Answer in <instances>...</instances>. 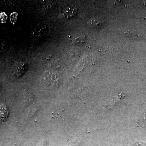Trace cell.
Returning <instances> with one entry per match:
<instances>
[{
    "label": "cell",
    "mask_w": 146,
    "mask_h": 146,
    "mask_svg": "<svg viewBox=\"0 0 146 146\" xmlns=\"http://www.w3.org/2000/svg\"><path fill=\"white\" fill-rule=\"evenodd\" d=\"M88 24L91 27L97 28L101 25L102 23L98 19H93L89 21Z\"/></svg>",
    "instance_id": "6"
},
{
    "label": "cell",
    "mask_w": 146,
    "mask_h": 146,
    "mask_svg": "<svg viewBox=\"0 0 146 146\" xmlns=\"http://www.w3.org/2000/svg\"><path fill=\"white\" fill-rule=\"evenodd\" d=\"M48 32V28L46 25L44 24H39L32 32V37L35 41L42 40L46 36Z\"/></svg>",
    "instance_id": "2"
},
{
    "label": "cell",
    "mask_w": 146,
    "mask_h": 146,
    "mask_svg": "<svg viewBox=\"0 0 146 146\" xmlns=\"http://www.w3.org/2000/svg\"><path fill=\"white\" fill-rule=\"evenodd\" d=\"M28 68L27 63L23 61L18 62L13 66V73L18 77H21L27 72Z\"/></svg>",
    "instance_id": "3"
},
{
    "label": "cell",
    "mask_w": 146,
    "mask_h": 146,
    "mask_svg": "<svg viewBox=\"0 0 146 146\" xmlns=\"http://www.w3.org/2000/svg\"><path fill=\"white\" fill-rule=\"evenodd\" d=\"M124 34L126 36H130L132 37H136L138 36V35H136V33L133 32L129 31L125 32Z\"/></svg>",
    "instance_id": "8"
},
{
    "label": "cell",
    "mask_w": 146,
    "mask_h": 146,
    "mask_svg": "<svg viewBox=\"0 0 146 146\" xmlns=\"http://www.w3.org/2000/svg\"><path fill=\"white\" fill-rule=\"evenodd\" d=\"M6 44L4 40L0 38V51H3L5 50Z\"/></svg>",
    "instance_id": "9"
},
{
    "label": "cell",
    "mask_w": 146,
    "mask_h": 146,
    "mask_svg": "<svg viewBox=\"0 0 146 146\" xmlns=\"http://www.w3.org/2000/svg\"><path fill=\"white\" fill-rule=\"evenodd\" d=\"M146 124V113H145L141 117V120H140V124Z\"/></svg>",
    "instance_id": "10"
},
{
    "label": "cell",
    "mask_w": 146,
    "mask_h": 146,
    "mask_svg": "<svg viewBox=\"0 0 146 146\" xmlns=\"http://www.w3.org/2000/svg\"><path fill=\"white\" fill-rule=\"evenodd\" d=\"M85 37L83 35L76 36L74 38V42L75 44H81L83 43L85 41Z\"/></svg>",
    "instance_id": "7"
},
{
    "label": "cell",
    "mask_w": 146,
    "mask_h": 146,
    "mask_svg": "<svg viewBox=\"0 0 146 146\" xmlns=\"http://www.w3.org/2000/svg\"><path fill=\"white\" fill-rule=\"evenodd\" d=\"M78 11V9L75 6H68L63 9L62 13L65 18L70 19L76 16L77 14Z\"/></svg>",
    "instance_id": "4"
},
{
    "label": "cell",
    "mask_w": 146,
    "mask_h": 146,
    "mask_svg": "<svg viewBox=\"0 0 146 146\" xmlns=\"http://www.w3.org/2000/svg\"><path fill=\"white\" fill-rule=\"evenodd\" d=\"M8 112L5 105H0V121L3 122L7 119Z\"/></svg>",
    "instance_id": "5"
},
{
    "label": "cell",
    "mask_w": 146,
    "mask_h": 146,
    "mask_svg": "<svg viewBox=\"0 0 146 146\" xmlns=\"http://www.w3.org/2000/svg\"><path fill=\"white\" fill-rule=\"evenodd\" d=\"M43 79L45 84L50 88L58 87L60 84V78L54 72H47L45 73Z\"/></svg>",
    "instance_id": "1"
}]
</instances>
